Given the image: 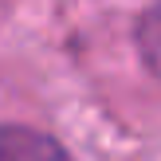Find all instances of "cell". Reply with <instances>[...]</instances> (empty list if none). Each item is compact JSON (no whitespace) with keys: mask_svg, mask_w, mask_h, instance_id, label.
Returning <instances> with one entry per match:
<instances>
[{"mask_svg":"<svg viewBox=\"0 0 161 161\" xmlns=\"http://www.w3.org/2000/svg\"><path fill=\"white\" fill-rule=\"evenodd\" d=\"M0 161H71V153L39 130L0 126Z\"/></svg>","mask_w":161,"mask_h":161,"instance_id":"obj_1","label":"cell"}]
</instances>
